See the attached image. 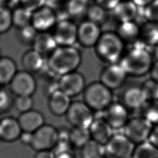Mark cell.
I'll return each instance as SVG.
<instances>
[{
	"label": "cell",
	"mask_w": 158,
	"mask_h": 158,
	"mask_svg": "<svg viewBox=\"0 0 158 158\" xmlns=\"http://www.w3.org/2000/svg\"><path fill=\"white\" fill-rule=\"evenodd\" d=\"M46 59L47 69L57 77L76 71L82 62L81 53L75 46H57Z\"/></svg>",
	"instance_id": "obj_1"
},
{
	"label": "cell",
	"mask_w": 158,
	"mask_h": 158,
	"mask_svg": "<svg viewBox=\"0 0 158 158\" xmlns=\"http://www.w3.org/2000/svg\"><path fill=\"white\" fill-rule=\"evenodd\" d=\"M146 47L140 40L125 51L119 64L128 76L141 77L149 73L154 59Z\"/></svg>",
	"instance_id": "obj_2"
},
{
	"label": "cell",
	"mask_w": 158,
	"mask_h": 158,
	"mask_svg": "<svg viewBox=\"0 0 158 158\" xmlns=\"http://www.w3.org/2000/svg\"><path fill=\"white\" fill-rule=\"evenodd\" d=\"M125 43L115 31H106L94 46L97 57L107 64L118 63L125 52Z\"/></svg>",
	"instance_id": "obj_3"
},
{
	"label": "cell",
	"mask_w": 158,
	"mask_h": 158,
	"mask_svg": "<svg viewBox=\"0 0 158 158\" xmlns=\"http://www.w3.org/2000/svg\"><path fill=\"white\" fill-rule=\"evenodd\" d=\"M83 99L92 110L103 111L113 102L112 91L99 80L93 81L86 86Z\"/></svg>",
	"instance_id": "obj_4"
},
{
	"label": "cell",
	"mask_w": 158,
	"mask_h": 158,
	"mask_svg": "<svg viewBox=\"0 0 158 158\" xmlns=\"http://www.w3.org/2000/svg\"><path fill=\"white\" fill-rule=\"evenodd\" d=\"M65 116L72 127L89 128L94 120L93 110L83 101L72 102Z\"/></svg>",
	"instance_id": "obj_5"
},
{
	"label": "cell",
	"mask_w": 158,
	"mask_h": 158,
	"mask_svg": "<svg viewBox=\"0 0 158 158\" xmlns=\"http://www.w3.org/2000/svg\"><path fill=\"white\" fill-rule=\"evenodd\" d=\"M78 24L70 18L58 20L51 33L58 46H75L77 43Z\"/></svg>",
	"instance_id": "obj_6"
},
{
	"label": "cell",
	"mask_w": 158,
	"mask_h": 158,
	"mask_svg": "<svg viewBox=\"0 0 158 158\" xmlns=\"http://www.w3.org/2000/svg\"><path fill=\"white\" fill-rule=\"evenodd\" d=\"M59 139V131L52 125L44 124L33 133L30 147L35 151L51 150L56 146Z\"/></svg>",
	"instance_id": "obj_7"
},
{
	"label": "cell",
	"mask_w": 158,
	"mask_h": 158,
	"mask_svg": "<svg viewBox=\"0 0 158 158\" xmlns=\"http://www.w3.org/2000/svg\"><path fill=\"white\" fill-rule=\"evenodd\" d=\"M9 86L11 93L15 96H32L37 89V81L35 74L22 69L18 70Z\"/></svg>",
	"instance_id": "obj_8"
},
{
	"label": "cell",
	"mask_w": 158,
	"mask_h": 158,
	"mask_svg": "<svg viewBox=\"0 0 158 158\" xmlns=\"http://www.w3.org/2000/svg\"><path fill=\"white\" fill-rule=\"evenodd\" d=\"M153 125L143 117L130 118L124 127V135L135 144L147 141Z\"/></svg>",
	"instance_id": "obj_9"
},
{
	"label": "cell",
	"mask_w": 158,
	"mask_h": 158,
	"mask_svg": "<svg viewBox=\"0 0 158 158\" xmlns=\"http://www.w3.org/2000/svg\"><path fill=\"white\" fill-rule=\"evenodd\" d=\"M107 156L110 158H132L135 143L124 134L113 135L105 145Z\"/></svg>",
	"instance_id": "obj_10"
},
{
	"label": "cell",
	"mask_w": 158,
	"mask_h": 158,
	"mask_svg": "<svg viewBox=\"0 0 158 158\" xmlns=\"http://www.w3.org/2000/svg\"><path fill=\"white\" fill-rule=\"evenodd\" d=\"M58 17L56 10L49 5H44L32 12L31 25L38 32L51 31Z\"/></svg>",
	"instance_id": "obj_11"
},
{
	"label": "cell",
	"mask_w": 158,
	"mask_h": 158,
	"mask_svg": "<svg viewBox=\"0 0 158 158\" xmlns=\"http://www.w3.org/2000/svg\"><path fill=\"white\" fill-rule=\"evenodd\" d=\"M128 74L118 63L107 64L99 73V81L112 91L121 88L126 82Z\"/></svg>",
	"instance_id": "obj_12"
},
{
	"label": "cell",
	"mask_w": 158,
	"mask_h": 158,
	"mask_svg": "<svg viewBox=\"0 0 158 158\" xmlns=\"http://www.w3.org/2000/svg\"><path fill=\"white\" fill-rule=\"evenodd\" d=\"M86 86L85 77L77 70L63 75L59 77L58 80L59 89L70 98L83 93Z\"/></svg>",
	"instance_id": "obj_13"
},
{
	"label": "cell",
	"mask_w": 158,
	"mask_h": 158,
	"mask_svg": "<svg viewBox=\"0 0 158 158\" xmlns=\"http://www.w3.org/2000/svg\"><path fill=\"white\" fill-rule=\"evenodd\" d=\"M102 33L101 25L88 19L78 24L77 43L83 48H94Z\"/></svg>",
	"instance_id": "obj_14"
},
{
	"label": "cell",
	"mask_w": 158,
	"mask_h": 158,
	"mask_svg": "<svg viewBox=\"0 0 158 158\" xmlns=\"http://www.w3.org/2000/svg\"><path fill=\"white\" fill-rule=\"evenodd\" d=\"M104 111L102 118L112 129L124 128L129 120L128 110L121 102H112Z\"/></svg>",
	"instance_id": "obj_15"
},
{
	"label": "cell",
	"mask_w": 158,
	"mask_h": 158,
	"mask_svg": "<svg viewBox=\"0 0 158 158\" xmlns=\"http://www.w3.org/2000/svg\"><path fill=\"white\" fill-rule=\"evenodd\" d=\"M147 102L141 85H134L127 87L121 96V102L128 110L142 109Z\"/></svg>",
	"instance_id": "obj_16"
},
{
	"label": "cell",
	"mask_w": 158,
	"mask_h": 158,
	"mask_svg": "<svg viewBox=\"0 0 158 158\" xmlns=\"http://www.w3.org/2000/svg\"><path fill=\"white\" fill-rule=\"evenodd\" d=\"M21 65L23 70L33 74H40L47 70L45 56L33 48L26 51L22 54Z\"/></svg>",
	"instance_id": "obj_17"
},
{
	"label": "cell",
	"mask_w": 158,
	"mask_h": 158,
	"mask_svg": "<svg viewBox=\"0 0 158 158\" xmlns=\"http://www.w3.org/2000/svg\"><path fill=\"white\" fill-rule=\"evenodd\" d=\"M22 132L17 118L5 117L0 119V140L12 143L19 139Z\"/></svg>",
	"instance_id": "obj_18"
},
{
	"label": "cell",
	"mask_w": 158,
	"mask_h": 158,
	"mask_svg": "<svg viewBox=\"0 0 158 158\" xmlns=\"http://www.w3.org/2000/svg\"><path fill=\"white\" fill-rule=\"evenodd\" d=\"M70 98L60 89L48 96V106L50 112L57 117L65 115L72 103Z\"/></svg>",
	"instance_id": "obj_19"
},
{
	"label": "cell",
	"mask_w": 158,
	"mask_h": 158,
	"mask_svg": "<svg viewBox=\"0 0 158 158\" xmlns=\"http://www.w3.org/2000/svg\"><path fill=\"white\" fill-rule=\"evenodd\" d=\"M115 32L125 44L131 46L141 40L140 25L135 20L119 22Z\"/></svg>",
	"instance_id": "obj_20"
},
{
	"label": "cell",
	"mask_w": 158,
	"mask_h": 158,
	"mask_svg": "<svg viewBox=\"0 0 158 158\" xmlns=\"http://www.w3.org/2000/svg\"><path fill=\"white\" fill-rule=\"evenodd\" d=\"M22 130L34 133L45 124L44 117L39 111L31 109L20 113L17 118Z\"/></svg>",
	"instance_id": "obj_21"
},
{
	"label": "cell",
	"mask_w": 158,
	"mask_h": 158,
	"mask_svg": "<svg viewBox=\"0 0 158 158\" xmlns=\"http://www.w3.org/2000/svg\"><path fill=\"white\" fill-rule=\"evenodd\" d=\"M88 130L91 139L104 146L113 135V129L103 118L94 119Z\"/></svg>",
	"instance_id": "obj_22"
},
{
	"label": "cell",
	"mask_w": 158,
	"mask_h": 158,
	"mask_svg": "<svg viewBox=\"0 0 158 158\" xmlns=\"http://www.w3.org/2000/svg\"><path fill=\"white\" fill-rule=\"evenodd\" d=\"M138 10V6L132 0H122L112 11L119 23L135 20Z\"/></svg>",
	"instance_id": "obj_23"
},
{
	"label": "cell",
	"mask_w": 158,
	"mask_h": 158,
	"mask_svg": "<svg viewBox=\"0 0 158 158\" xmlns=\"http://www.w3.org/2000/svg\"><path fill=\"white\" fill-rule=\"evenodd\" d=\"M57 46L51 31H43L38 32L31 46V48L47 56Z\"/></svg>",
	"instance_id": "obj_24"
},
{
	"label": "cell",
	"mask_w": 158,
	"mask_h": 158,
	"mask_svg": "<svg viewBox=\"0 0 158 158\" xmlns=\"http://www.w3.org/2000/svg\"><path fill=\"white\" fill-rule=\"evenodd\" d=\"M17 65L15 61L10 57H0V86L9 85L17 72Z\"/></svg>",
	"instance_id": "obj_25"
},
{
	"label": "cell",
	"mask_w": 158,
	"mask_h": 158,
	"mask_svg": "<svg viewBox=\"0 0 158 158\" xmlns=\"http://www.w3.org/2000/svg\"><path fill=\"white\" fill-rule=\"evenodd\" d=\"M140 38L147 46L158 44V22L146 21L141 25Z\"/></svg>",
	"instance_id": "obj_26"
},
{
	"label": "cell",
	"mask_w": 158,
	"mask_h": 158,
	"mask_svg": "<svg viewBox=\"0 0 158 158\" xmlns=\"http://www.w3.org/2000/svg\"><path fill=\"white\" fill-rule=\"evenodd\" d=\"M90 4V0H67L65 1L64 10L68 17L74 20L85 15Z\"/></svg>",
	"instance_id": "obj_27"
},
{
	"label": "cell",
	"mask_w": 158,
	"mask_h": 158,
	"mask_svg": "<svg viewBox=\"0 0 158 158\" xmlns=\"http://www.w3.org/2000/svg\"><path fill=\"white\" fill-rule=\"evenodd\" d=\"M106 156L105 146L91 139L80 148V158H106Z\"/></svg>",
	"instance_id": "obj_28"
},
{
	"label": "cell",
	"mask_w": 158,
	"mask_h": 158,
	"mask_svg": "<svg viewBox=\"0 0 158 158\" xmlns=\"http://www.w3.org/2000/svg\"><path fill=\"white\" fill-rule=\"evenodd\" d=\"M32 12L21 6H17L12 9L13 27L17 29L31 24Z\"/></svg>",
	"instance_id": "obj_29"
},
{
	"label": "cell",
	"mask_w": 158,
	"mask_h": 158,
	"mask_svg": "<svg viewBox=\"0 0 158 158\" xmlns=\"http://www.w3.org/2000/svg\"><path fill=\"white\" fill-rule=\"evenodd\" d=\"M108 10L95 2L90 3L86 14V19L94 22L99 25L104 24L108 19Z\"/></svg>",
	"instance_id": "obj_30"
},
{
	"label": "cell",
	"mask_w": 158,
	"mask_h": 158,
	"mask_svg": "<svg viewBox=\"0 0 158 158\" xmlns=\"http://www.w3.org/2000/svg\"><path fill=\"white\" fill-rule=\"evenodd\" d=\"M69 139L71 145L80 149L91 139L88 128L72 127L69 130Z\"/></svg>",
	"instance_id": "obj_31"
},
{
	"label": "cell",
	"mask_w": 158,
	"mask_h": 158,
	"mask_svg": "<svg viewBox=\"0 0 158 158\" xmlns=\"http://www.w3.org/2000/svg\"><path fill=\"white\" fill-rule=\"evenodd\" d=\"M132 158H158V148L148 141L135 147Z\"/></svg>",
	"instance_id": "obj_32"
},
{
	"label": "cell",
	"mask_w": 158,
	"mask_h": 158,
	"mask_svg": "<svg viewBox=\"0 0 158 158\" xmlns=\"http://www.w3.org/2000/svg\"><path fill=\"white\" fill-rule=\"evenodd\" d=\"M38 31L31 25L17 29L16 36L19 41L24 45L31 46Z\"/></svg>",
	"instance_id": "obj_33"
},
{
	"label": "cell",
	"mask_w": 158,
	"mask_h": 158,
	"mask_svg": "<svg viewBox=\"0 0 158 158\" xmlns=\"http://www.w3.org/2000/svg\"><path fill=\"white\" fill-rule=\"evenodd\" d=\"M12 27V9L7 6H0V35L7 33Z\"/></svg>",
	"instance_id": "obj_34"
},
{
	"label": "cell",
	"mask_w": 158,
	"mask_h": 158,
	"mask_svg": "<svg viewBox=\"0 0 158 158\" xmlns=\"http://www.w3.org/2000/svg\"><path fill=\"white\" fill-rule=\"evenodd\" d=\"M142 110L143 117L152 125H158V100L148 101Z\"/></svg>",
	"instance_id": "obj_35"
},
{
	"label": "cell",
	"mask_w": 158,
	"mask_h": 158,
	"mask_svg": "<svg viewBox=\"0 0 158 158\" xmlns=\"http://www.w3.org/2000/svg\"><path fill=\"white\" fill-rule=\"evenodd\" d=\"M12 94L9 89L0 88V114L7 112L13 106L14 99Z\"/></svg>",
	"instance_id": "obj_36"
},
{
	"label": "cell",
	"mask_w": 158,
	"mask_h": 158,
	"mask_svg": "<svg viewBox=\"0 0 158 158\" xmlns=\"http://www.w3.org/2000/svg\"><path fill=\"white\" fill-rule=\"evenodd\" d=\"M148 101L158 100V83L154 80L148 79L141 85Z\"/></svg>",
	"instance_id": "obj_37"
},
{
	"label": "cell",
	"mask_w": 158,
	"mask_h": 158,
	"mask_svg": "<svg viewBox=\"0 0 158 158\" xmlns=\"http://www.w3.org/2000/svg\"><path fill=\"white\" fill-rule=\"evenodd\" d=\"M14 105L20 113H22L32 109L33 100L32 97L29 96H16L14 99Z\"/></svg>",
	"instance_id": "obj_38"
},
{
	"label": "cell",
	"mask_w": 158,
	"mask_h": 158,
	"mask_svg": "<svg viewBox=\"0 0 158 158\" xmlns=\"http://www.w3.org/2000/svg\"><path fill=\"white\" fill-rule=\"evenodd\" d=\"M146 21L158 22V0H152L143 7Z\"/></svg>",
	"instance_id": "obj_39"
},
{
	"label": "cell",
	"mask_w": 158,
	"mask_h": 158,
	"mask_svg": "<svg viewBox=\"0 0 158 158\" xmlns=\"http://www.w3.org/2000/svg\"><path fill=\"white\" fill-rule=\"evenodd\" d=\"M47 1L48 0H19L18 6H21L33 12L46 5Z\"/></svg>",
	"instance_id": "obj_40"
},
{
	"label": "cell",
	"mask_w": 158,
	"mask_h": 158,
	"mask_svg": "<svg viewBox=\"0 0 158 158\" xmlns=\"http://www.w3.org/2000/svg\"><path fill=\"white\" fill-rule=\"evenodd\" d=\"M122 0H94V2L107 10H113Z\"/></svg>",
	"instance_id": "obj_41"
},
{
	"label": "cell",
	"mask_w": 158,
	"mask_h": 158,
	"mask_svg": "<svg viewBox=\"0 0 158 158\" xmlns=\"http://www.w3.org/2000/svg\"><path fill=\"white\" fill-rule=\"evenodd\" d=\"M148 141L158 148V125H153Z\"/></svg>",
	"instance_id": "obj_42"
},
{
	"label": "cell",
	"mask_w": 158,
	"mask_h": 158,
	"mask_svg": "<svg viewBox=\"0 0 158 158\" xmlns=\"http://www.w3.org/2000/svg\"><path fill=\"white\" fill-rule=\"evenodd\" d=\"M19 139L23 144L30 146L33 139V133L22 131Z\"/></svg>",
	"instance_id": "obj_43"
},
{
	"label": "cell",
	"mask_w": 158,
	"mask_h": 158,
	"mask_svg": "<svg viewBox=\"0 0 158 158\" xmlns=\"http://www.w3.org/2000/svg\"><path fill=\"white\" fill-rule=\"evenodd\" d=\"M34 158H56V156L51 150H44L36 151Z\"/></svg>",
	"instance_id": "obj_44"
},
{
	"label": "cell",
	"mask_w": 158,
	"mask_h": 158,
	"mask_svg": "<svg viewBox=\"0 0 158 158\" xmlns=\"http://www.w3.org/2000/svg\"><path fill=\"white\" fill-rule=\"evenodd\" d=\"M149 73L151 78L158 83V61H154Z\"/></svg>",
	"instance_id": "obj_45"
},
{
	"label": "cell",
	"mask_w": 158,
	"mask_h": 158,
	"mask_svg": "<svg viewBox=\"0 0 158 158\" xmlns=\"http://www.w3.org/2000/svg\"><path fill=\"white\" fill-rule=\"evenodd\" d=\"M138 7H144L152 0H132Z\"/></svg>",
	"instance_id": "obj_46"
},
{
	"label": "cell",
	"mask_w": 158,
	"mask_h": 158,
	"mask_svg": "<svg viewBox=\"0 0 158 158\" xmlns=\"http://www.w3.org/2000/svg\"><path fill=\"white\" fill-rule=\"evenodd\" d=\"M56 158H75L70 152H65L56 155Z\"/></svg>",
	"instance_id": "obj_47"
},
{
	"label": "cell",
	"mask_w": 158,
	"mask_h": 158,
	"mask_svg": "<svg viewBox=\"0 0 158 158\" xmlns=\"http://www.w3.org/2000/svg\"><path fill=\"white\" fill-rule=\"evenodd\" d=\"M152 54L155 60L158 61V44L153 47V51Z\"/></svg>",
	"instance_id": "obj_48"
},
{
	"label": "cell",
	"mask_w": 158,
	"mask_h": 158,
	"mask_svg": "<svg viewBox=\"0 0 158 158\" xmlns=\"http://www.w3.org/2000/svg\"><path fill=\"white\" fill-rule=\"evenodd\" d=\"M55 1H58V2H65V1H67V0H55Z\"/></svg>",
	"instance_id": "obj_49"
},
{
	"label": "cell",
	"mask_w": 158,
	"mask_h": 158,
	"mask_svg": "<svg viewBox=\"0 0 158 158\" xmlns=\"http://www.w3.org/2000/svg\"><path fill=\"white\" fill-rule=\"evenodd\" d=\"M0 57H1V54H0Z\"/></svg>",
	"instance_id": "obj_50"
}]
</instances>
